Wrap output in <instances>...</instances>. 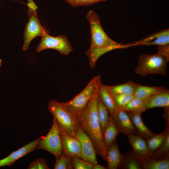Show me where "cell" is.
<instances>
[{
	"instance_id": "cell-1",
	"label": "cell",
	"mask_w": 169,
	"mask_h": 169,
	"mask_svg": "<svg viewBox=\"0 0 169 169\" xmlns=\"http://www.w3.org/2000/svg\"><path fill=\"white\" fill-rule=\"evenodd\" d=\"M101 82L100 79L98 82L92 98L86 108L76 115L81 129L92 142L97 155L106 161L107 151L103 141L97 109L98 91Z\"/></svg>"
},
{
	"instance_id": "cell-2",
	"label": "cell",
	"mask_w": 169,
	"mask_h": 169,
	"mask_svg": "<svg viewBox=\"0 0 169 169\" xmlns=\"http://www.w3.org/2000/svg\"><path fill=\"white\" fill-rule=\"evenodd\" d=\"M48 109L57 121L60 129L67 135L76 138L80 126L76 113L70 111L62 102L55 100L50 101Z\"/></svg>"
},
{
	"instance_id": "cell-3",
	"label": "cell",
	"mask_w": 169,
	"mask_h": 169,
	"mask_svg": "<svg viewBox=\"0 0 169 169\" xmlns=\"http://www.w3.org/2000/svg\"><path fill=\"white\" fill-rule=\"evenodd\" d=\"M86 17L90 28L91 36L89 47H100L117 46L129 47L127 44L116 42L108 36L102 27L100 17L93 10L89 11Z\"/></svg>"
},
{
	"instance_id": "cell-4",
	"label": "cell",
	"mask_w": 169,
	"mask_h": 169,
	"mask_svg": "<svg viewBox=\"0 0 169 169\" xmlns=\"http://www.w3.org/2000/svg\"><path fill=\"white\" fill-rule=\"evenodd\" d=\"M167 63L164 57L157 53L143 54L138 59L135 72L142 77L154 74L164 75L167 72Z\"/></svg>"
},
{
	"instance_id": "cell-5",
	"label": "cell",
	"mask_w": 169,
	"mask_h": 169,
	"mask_svg": "<svg viewBox=\"0 0 169 169\" xmlns=\"http://www.w3.org/2000/svg\"><path fill=\"white\" fill-rule=\"evenodd\" d=\"M37 148L49 152L55 156L56 159H59L61 156L63 148L60 128L55 119L54 118L52 126L47 135L41 137Z\"/></svg>"
},
{
	"instance_id": "cell-6",
	"label": "cell",
	"mask_w": 169,
	"mask_h": 169,
	"mask_svg": "<svg viewBox=\"0 0 169 169\" xmlns=\"http://www.w3.org/2000/svg\"><path fill=\"white\" fill-rule=\"evenodd\" d=\"M101 79V76L94 77L85 87L79 93L71 100L62 104L70 111L74 113L85 109L92 98L98 82Z\"/></svg>"
},
{
	"instance_id": "cell-7",
	"label": "cell",
	"mask_w": 169,
	"mask_h": 169,
	"mask_svg": "<svg viewBox=\"0 0 169 169\" xmlns=\"http://www.w3.org/2000/svg\"><path fill=\"white\" fill-rule=\"evenodd\" d=\"M41 37V41L36 48L38 53L46 49H52L57 50L62 55H67L72 51L73 48L65 35L53 37L47 33Z\"/></svg>"
},
{
	"instance_id": "cell-8",
	"label": "cell",
	"mask_w": 169,
	"mask_h": 169,
	"mask_svg": "<svg viewBox=\"0 0 169 169\" xmlns=\"http://www.w3.org/2000/svg\"><path fill=\"white\" fill-rule=\"evenodd\" d=\"M29 21L26 24L24 31V42L23 50L28 49L32 40L37 36H41L49 31L41 24L37 17V10L28 9Z\"/></svg>"
},
{
	"instance_id": "cell-9",
	"label": "cell",
	"mask_w": 169,
	"mask_h": 169,
	"mask_svg": "<svg viewBox=\"0 0 169 169\" xmlns=\"http://www.w3.org/2000/svg\"><path fill=\"white\" fill-rule=\"evenodd\" d=\"M76 137L81 144L82 151L81 159L93 165L97 164V155L92 142L80 126L77 131Z\"/></svg>"
},
{
	"instance_id": "cell-10",
	"label": "cell",
	"mask_w": 169,
	"mask_h": 169,
	"mask_svg": "<svg viewBox=\"0 0 169 169\" xmlns=\"http://www.w3.org/2000/svg\"><path fill=\"white\" fill-rule=\"evenodd\" d=\"M117 125L120 132L127 136L131 135H138L133 125L127 112L117 108L113 113L110 114Z\"/></svg>"
},
{
	"instance_id": "cell-11",
	"label": "cell",
	"mask_w": 169,
	"mask_h": 169,
	"mask_svg": "<svg viewBox=\"0 0 169 169\" xmlns=\"http://www.w3.org/2000/svg\"><path fill=\"white\" fill-rule=\"evenodd\" d=\"M169 44V29L167 28L153 33L138 41L128 44L130 47L137 45L158 46Z\"/></svg>"
},
{
	"instance_id": "cell-12",
	"label": "cell",
	"mask_w": 169,
	"mask_h": 169,
	"mask_svg": "<svg viewBox=\"0 0 169 169\" xmlns=\"http://www.w3.org/2000/svg\"><path fill=\"white\" fill-rule=\"evenodd\" d=\"M41 137L33 141L20 149L12 152L5 158L0 160V167L12 165L22 157L34 151L37 148Z\"/></svg>"
},
{
	"instance_id": "cell-13",
	"label": "cell",
	"mask_w": 169,
	"mask_h": 169,
	"mask_svg": "<svg viewBox=\"0 0 169 169\" xmlns=\"http://www.w3.org/2000/svg\"><path fill=\"white\" fill-rule=\"evenodd\" d=\"M144 101L145 111L156 107H169V90L165 87H160L155 94Z\"/></svg>"
},
{
	"instance_id": "cell-14",
	"label": "cell",
	"mask_w": 169,
	"mask_h": 169,
	"mask_svg": "<svg viewBox=\"0 0 169 169\" xmlns=\"http://www.w3.org/2000/svg\"><path fill=\"white\" fill-rule=\"evenodd\" d=\"M132 147L131 151L138 159H142L151 157L152 154L149 151L146 140L138 135L127 136Z\"/></svg>"
},
{
	"instance_id": "cell-15",
	"label": "cell",
	"mask_w": 169,
	"mask_h": 169,
	"mask_svg": "<svg viewBox=\"0 0 169 169\" xmlns=\"http://www.w3.org/2000/svg\"><path fill=\"white\" fill-rule=\"evenodd\" d=\"M60 131L63 151L70 157L76 156L81 158L82 147L79 141L77 138L67 135L60 129Z\"/></svg>"
},
{
	"instance_id": "cell-16",
	"label": "cell",
	"mask_w": 169,
	"mask_h": 169,
	"mask_svg": "<svg viewBox=\"0 0 169 169\" xmlns=\"http://www.w3.org/2000/svg\"><path fill=\"white\" fill-rule=\"evenodd\" d=\"M123 158L124 155L121 153L115 141L107 151L106 161L107 163V168H120Z\"/></svg>"
},
{
	"instance_id": "cell-17",
	"label": "cell",
	"mask_w": 169,
	"mask_h": 169,
	"mask_svg": "<svg viewBox=\"0 0 169 169\" xmlns=\"http://www.w3.org/2000/svg\"><path fill=\"white\" fill-rule=\"evenodd\" d=\"M133 125L138 135L146 141L156 133L152 132L145 125L143 121L140 112H127Z\"/></svg>"
},
{
	"instance_id": "cell-18",
	"label": "cell",
	"mask_w": 169,
	"mask_h": 169,
	"mask_svg": "<svg viewBox=\"0 0 169 169\" xmlns=\"http://www.w3.org/2000/svg\"><path fill=\"white\" fill-rule=\"evenodd\" d=\"M126 46H111L100 47H89L86 52L85 54L89 60V66L91 69H94L96 63L99 58L105 53L110 51L117 49L127 48Z\"/></svg>"
},
{
	"instance_id": "cell-19",
	"label": "cell",
	"mask_w": 169,
	"mask_h": 169,
	"mask_svg": "<svg viewBox=\"0 0 169 169\" xmlns=\"http://www.w3.org/2000/svg\"><path fill=\"white\" fill-rule=\"evenodd\" d=\"M120 133L117 125L111 117L109 122L102 134L103 141L106 151L116 141L117 137Z\"/></svg>"
},
{
	"instance_id": "cell-20",
	"label": "cell",
	"mask_w": 169,
	"mask_h": 169,
	"mask_svg": "<svg viewBox=\"0 0 169 169\" xmlns=\"http://www.w3.org/2000/svg\"><path fill=\"white\" fill-rule=\"evenodd\" d=\"M98 97L108 110L110 114L114 113L118 107L112 95L107 88L106 85L100 82L98 91Z\"/></svg>"
},
{
	"instance_id": "cell-21",
	"label": "cell",
	"mask_w": 169,
	"mask_h": 169,
	"mask_svg": "<svg viewBox=\"0 0 169 169\" xmlns=\"http://www.w3.org/2000/svg\"><path fill=\"white\" fill-rule=\"evenodd\" d=\"M138 159L143 169H169V157L161 159L149 157L144 159Z\"/></svg>"
},
{
	"instance_id": "cell-22",
	"label": "cell",
	"mask_w": 169,
	"mask_h": 169,
	"mask_svg": "<svg viewBox=\"0 0 169 169\" xmlns=\"http://www.w3.org/2000/svg\"><path fill=\"white\" fill-rule=\"evenodd\" d=\"M137 84L129 80L125 83L114 85L106 86L113 95L123 94H133Z\"/></svg>"
},
{
	"instance_id": "cell-23",
	"label": "cell",
	"mask_w": 169,
	"mask_h": 169,
	"mask_svg": "<svg viewBox=\"0 0 169 169\" xmlns=\"http://www.w3.org/2000/svg\"><path fill=\"white\" fill-rule=\"evenodd\" d=\"M169 124H167L166 128L163 132L160 134H155L146 141L148 148L152 154L163 144L167 133L169 132Z\"/></svg>"
},
{
	"instance_id": "cell-24",
	"label": "cell",
	"mask_w": 169,
	"mask_h": 169,
	"mask_svg": "<svg viewBox=\"0 0 169 169\" xmlns=\"http://www.w3.org/2000/svg\"><path fill=\"white\" fill-rule=\"evenodd\" d=\"M97 109L98 117L103 134L109 122L111 116L108 110L98 96Z\"/></svg>"
},
{
	"instance_id": "cell-25",
	"label": "cell",
	"mask_w": 169,
	"mask_h": 169,
	"mask_svg": "<svg viewBox=\"0 0 169 169\" xmlns=\"http://www.w3.org/2000/svg\"><path fill=\"white\" fill-rule=\"evenodd\" d=\"M160 88L137 84L133 95L135 98L145 100L155 94Z\"/></svg>"
},
{
	"instance_id": "cell-26",
	"label": "cell",
	"mask_w": 169,
	"mask_h": 169,
	"mask_svg": "<svg viewBox=\"0 0 169 169\" xmlns=\"http://www.w3.org/2000/svg\"><path fill=\"white\" fill-rule=\"evenodd\" d=\"M123 155V161L120 168L143 169L139 161L131 151H128Z\"/></svg>"
},
{
	"instance_id": "cell-27",
	"label": "cell",
	"mask_w": 169,
	"mask_h": 169,
	"mask_svg": "<svg viewBox=\"0 0 169 169\" xmlns=\"http://www.w3.org/2000/svg\"><path fill=\"white\" fill-rule=\"evenodd\" d=\"M120 109L127 112H139L142 113L145 111L144 101L135 97L125 106Z\"/></svg>"
},
{
	"instance_id": "cell-28",
	"label": "cell",
	"mask_w": 169,
	"mask_h": 169,
	"mask_svg": "<svg viewBox=\"0 0 169 169\" xmlns=\"http://www.w3.org/2000/svg\"><path fill=\"white\" fill-rule=\"evenodd\" d=\"M169 132L166 137L164 141L160 147L153 153L151 157L161 159L169 157Z\"/></svg>"
},
{
	"instance_id": "cell-29",
	"label": "cell",
	"mask_w": 169,
	"mask_h": 169,
	"mask_svg": "<svg viewBox=\"0 0 169 169\" xmlns=\"http://www.w3.org/2000/svg\"><path fill=\"white\" fill-rule=\"evenodd\" d=\"M54 169H73L72 157L63 151L61 156L58 159H56Z\"/></svg>"
},
{
	"instance_id": "cell-30",
	"label": "cell",
	"mask_w": 169,
	"mask_h": 169,
	"mask_svg": "<svg viewBox=\"0 0 169 169\" xmlns=\"http://www.w3.org/2000/svg\"><path fill=\"white\" fill-rule=\"evenodd\" d=\"M118 108H122L133 99V94H119L112 95Z\"/></svg>"
},
{
	"instance_id": "cell-31",
	"label": "cell",
	"mask_w": 169,
	"mask_h": 169,
	"mask_svg": "<svg viewBox=\"0 0 169 169\" xmlns=\"http://www.w3.org/2000/svg\"><path fill=\"white\" fill-rule=\"evenodd\" d=\"M73 168L74 169H92L93 165L83 160L79 157L74 156L72 157Z\"/></svg>"
},
{
	"instance_id": "cell-32",
	"label": "cell",
	"mask_w": 169,
	"mask_h": 169,
	"mask_svg": "<svg viewBox=\"0 0 169 169\" xmlns=\"http://www.w3.org/2000/svg\"><path fill=\"white\" fill-rule=\"evenodd\" d=\"M71 6H89L101 2L100 0H64Z\"/></svg>"
},
{
	"instance_id": "cell-33",
	"label": "cell",
	"mask_w": 169,
	"mask_h": 169,
	"mask_svg": "<svg viewBox=\"0 0 169 169\" xmlns=\"http://www.w3.org/2000/svg\"><path fill=\"white\" fill-rule=\"evenodd\" d=\"M28 169H49L47 162L45 159L43 158H38L29 165Z\"/></svg>"
},
{
	"instance_id": "cell-34",
	"label": "cell",
	"mask_w": 169,
	"mask_h": 169,
	"mask_svg": "<svg viewBox=\"0 0 169 169\" xmlns=\"http://www.w3.org/2000/svg\"><path fill=\"white\" fill-rule=\"evenodd\" d=\"M157 53L164 57L168 63L169 61V44L158 46Z\"/></svg>"
},
{
	"instance_id": "cell-35",
	"label": "cell",
	"mask_w": 169,
	"mask_h": 169,
	"mask_svg": "<svg viewBox=\"0 0 169 169\" xmlns=\"http://www.w3.org/2000/svg\"><path fill=\"white\" fill-rule=\"evenodd\" d=\"M34 0H28V3L27 5L28 7V9H33L37 10L38 7L34 1Z\"/></svg>"
},
{
	"instance_id": "cell-36",
	"label": "cell",
	"mask_w": 169,
	"mask_h": 169,
	"mask_svg": "<svg viewBox=\"0 0 169 169\" xmlns=\"http://www.w3.org/2000/svg\"><path fill=\"white\" fill-rule=\"evenodd\" d=\"M107 169V167H106L103 166L98 164V163L93 165L92 169Z\"/></svg>"
},
{
	"instance_id": "cell-37",
	"label": "cell",
	"mask_w": 169,
	"mask_h": 169,
	"mask_svg": "<svg viewBox=\"0 0 169 169\" xmlns=\"http://www.w3.org/2000/svg\"><path fill=\"white\" fill-rule=\"evenodd\" d=\"M2 59H0V67H1L2 65Z\"/></svg>"
},
{
	"instance_id": "cell-38",
	"label": "cell",
	"mask_w": 169,
	"mask_h": 169,
	"mask_svg": "<svg viewBox=\"0 0 169 169\" xmlns=\"http://www.w3.org/2000/svg\"><path fill=\"white\" fill-rule=\"evenodd\" d=\"M101 2H105L107 0H100Z\"/></svg>"
}]
</instances>
